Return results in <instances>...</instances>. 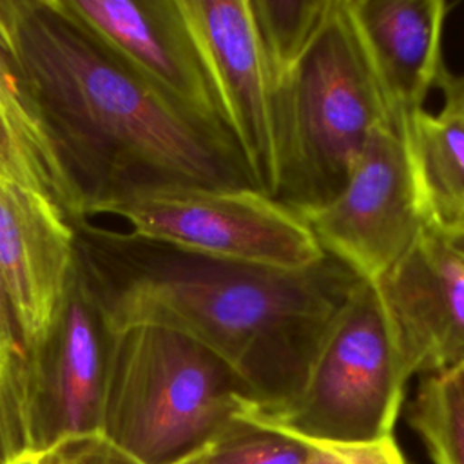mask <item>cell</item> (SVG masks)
I'll use <instances>...</instances> for the list:
<instances>
[{
    "mask_svg": "<svg viewBox=\"0 0 464 464\" xmlns=\"http://www.w3.org/2000/svg\"><path fill=\"white\" fill-rule=\"evenodd\" d=\"M78 279L103 335L160 324L190 335L252 386L257 408L301 386L332 321L362 279L324 256L274 268L74 223Z\"/></svg>",
    "mask_w": 464,
    "mask_h": 464,
    "instance_id": "6da1fadb",
    "label": "cell"
},
{
    "mask_svg": "<svg viewBox=\"0 0 464 464\" xmlns=\"http://www.w3.org/2000/svg\"><path fill=\"white\" fill-rule=\"evenodd\" d=\"M0 25L85 203L130 183L259 190L221 120L130 72L51 0H0Z\"/></svg>",
    "mask_w": 464,
    "mask_h": 464,
    "instance_id": "7a4b0ae2",
    "label": "cell"
},
{
    "mask_svg": "<svg viewBox=\"0 0 464 464\" xmlns=\"http://www.w3.org/2000/svg\"><path fill=\"white\" fill-rule=\"evenodd\" d=\"M103 337L96 430L145 464H172L257 408L243 375L183 332L134 324Z\"/></svg>",
    "mask_w": 464,
    "mask_h": 464,
    "instance_id": "3957f363",
    "label": "cell"
},
{
    "mask_svg": "<svg viewBox=\"0 0 464 464\" xmlns=\"http://www.w3.org/2000/svg\"><path fill=\"white\" fill-rule=\"evenodd\" d=\"M274 199L295 214L332 201L368 140L392 127L348 0L330 7L312 42L274 85Z\"/></svg>",
    "mask_w": 464,
    "mask_h": 464,
    "instance_id": "277c9868",
    "label": "cell"
},
{
    "mask_svg": "<svg viewBox=\"0 0 464 464\" xmlns=\"http://www.w3.org/2000/svg\"><path fill=\"white\" fill-rule=\"evenodd\" d=\"M410 377L375 285L361 279L295 393L239 419L308 442L379 440L393 437Z\"/></svg>",
    "mask_w": 464,
    "mask_h": 464,
    "instance_id": "5b68a950",
    "label": "cell"
},
{
    "mask_svg": "<svg viewBox=\"0 0 464 464\" xmlns=\"http://www.w3.org/2000/svg\"><path fill=\"white\" fill-rule=\"evenodd\" d=\"M98 214L140 237L250 265L295 270L326 256L299 214L259 190L130 183L85 203V219Z\"/></svg>",
    "mask_w": 464,
    "mask_h": 464,
    "instance_id": "8992f818",
    "label": "cell"
},
{
    "mask_svg": "<svg viewBox=\"0 0 464 464\" xmlns=\"http://www.w3.org/2000/svg\"><path fill=\"white\" fill-rule=\"evenodd\" d=\"M301 218L324 254L366 281L390 270L431 228L408 143L388 125L372 134L341 192Z\"/></svg>",
    "mask_w": 464,
    "mask_h": 464,
    "instance_id": "52a82bcc",
    "label": "cell"
},
{
    "mask_svg": "<svg viewBox=\"0 0 464 464\" xmlns=\"http://www.w3.org/2000/svg\"><path fill=\"white\" fill-rule=\"evenodd\" d=\"M76 270V232L67 216L40 192L0 178V285L44 386Z\"/></svg>",
    "mask_w": 464,
    "mask_h": 464,
    "instance_id": "ba28073f",
    "label": "cell"
},
{
    "mask_svg": "<svg viewBox=\"0 0 464 464\" xmlns=\"http://www.w3.org/2000/svg\"><path fill=\"white\" fill-rule=\"evenodd\" d=\"M179 7L223 120L239 143L259 190L274 199V82L248 0H179Z\"/></svg>",
    "mask_w": 464,
    "mask_h": 464,
    "instance_id": "9c48e42d",
    "label": "cell"
},
{
    "mask_svg": "<svg viewBox=\"0 0 464 464\" xmlns=\"http://www.w3.org/2000/svg\"><path fill=\"white\" fill-rule=\"evenodd\" d=\"M51 2L130 72L187 109L225 123L179 0Z\"/></svg>",
    "mask_w": 464,
    "mask_h": 464,
    "instance_id": "30bf717a",
    "label": "cell"
},
{
    "mask_svg": "<svg viewBox=\"0 0 464 464\" xmlns=\"http://www.w3.org/2000/svg\"><path fill=\"white\" fill-rule=\"evenodd\" d=\"M372 283L411 375L464 364V263L437 230Z\"/></svg>",
    "mask_w": 464,
    "mask_h": 464,
    "instance_id": "8fae6325",
    "label": "cell"
},
{
    "mask_svg": "<svg viewBox=\"0 0 464 464\" xmlns=\"http://www.w3.org/2000/svg\"><path fill=\"white\" fill-rule=\"evenodd\" d=\"M392 129L404 140L446 67L444 0H348Z\"/></svg>",
    "mask_w": 464,
    "mask_h": 464,
    "instance_id": "7c38bea8",
    "label": "cell"
},
{
    "mask_svg": "<svg viewBox=\"0 0 464 464\" xmlns=\"http://www.w3.org/2000/svg\"><path fill=\"white\" fill-rule=\"evenodd\" d=\"M100 323L78 279L67 301L45 370V439L96 430L103 366Z\"/></svg>",
    "mask_w": 464,
    "mask_h": 464,
    "instance_id": "4fadbf2b",
    "label": "cell"
},
{
    "mask_svg": "<svg viewBox=\"0 0 464 464\" xmlns=\"http://www.w3.org/2000/svg\"><path fill=\"white\" fill-rule=\"evenodd\" d=\"M406 143L430 227H464V125L442 109L437 114L422 111Z\"/></svg>",
    "mask_w": 464,
    "mask_h": 464,
    "instance_id": "5bb4252c",
    "label": "cell"
},
{
    "mask_svg": "<svg viewBox=\"0 0 464 464\" xmlns=\"http://www.w3.org/2000/svg\"><path fill=\"white\" fill-rule=\"evenodd\" d=\"M0 112L36 163L49 198L74 225L85 221V196L63 161L0 25Z\"/></svg>",
    "mask_w": 464,
    "mask_h": 464,
    "instance_id": "9a60e30c",
    "label": "cell"
},
{
    "mask_svg": "<svg viewBox=\"0 0 464 464\" xmlns=\"http://www.w3.org/2000/svg\"><path fill=\"white\" fill-rule=\"evenodd\" d=\"M45 386L34 370L0 285V440L7 460L45 448Z\"/></svg>",
    "mask_w": 464,
    "mask_h": 464,
    "instance_id": "2e32d148",
    "label": "cell"
},
{
    "mask_svg": "<svg viewBox=\"0 0 464 464\" xmlns=\"http://www.w3.org/2000/svg\"><path fill=\"white\" fill-rule=\"evenodd\" d=\"M248 7L276 85L312 42L330 0H248Z\"/></svg>",
    "mask_w": 464,
    "mask_h": 464,
    "instance_id": "e0dca14e",
    "label": "cell"
},
{
    "mask_svg": "<svg viewBox=\"0 0 464 464\" xmlns=\"http://www.w3.org/2000/svg\"><path fill=\"white\" fill-rule=\"evenodd\" d=\"M408 422L435 464H464V393L451 370L422 377Z\"/></svg>",
    "mask_w": 464,
    "mask_h": 464,
    "instance_id": "ac0fdd59",
    "label": "cell"
},
{
    "mask_svg": "<svg viewBox=\"0 0 464 464\" xmlns=\"http://www.w3.org/2000/svg\"><path fill=\"white\" fill-rule=\"evenodd\" d=\"M308 455L306 440L239 419L218 439L179 460L183 464H306Z\"/></svg>",
    "mask_w": 464,
    "mask_h": 464,
    "instance_id": "d6986e66",
    "label": "cell"
},
{
    "mask_svg": "<svg viewBox=\"0 0 464 464\" xmlns=\"http://www.w3.org/2000/svg\"><path fill=\"white\" fill-rule=\"evenodd\" d=\"M34 457L36 464H145L100 430L63 435Z\"/></svg>",
    "mask_w": 464,
    "mask_h": 464,
    "instance_id": "ffe728a7",
    "label": "cell"
},
{
    "mask_svg": "<svg viewBox=\"0 0 464 464\" xmlns=\"http://www.w3.org/2000/svg\"><path fill=\"white\" fill-rule=\"evenodd\" d=\"M308 442V440H306ZM306 464H406L393 437L368 442H308Z\"/></svg>",
    "mask_w": 464,
    "mask_h": 464,
    "instance_id": "44dd1931",
    "label": "cell"
},
{
    "mask_svg": "<svg viewBox=\"0 0 464 464\" xmlns=\"http://www.w3.org/2000/svg\"><path fill=\"white\" fill-rule=\"evenodd\" d=\"M0 178L18 183L25 188L36 190L47 199H51L36 163L31 160L27 150L22 147V143L16 140L14 132L7 125L2 112H0Z\"/></svg>",
    "mask_w": 464,
    "mask_h": 464,
    "instance_id": "7402d4cb",
    "label": "cell"
},
{
    "mask_svg": "<svg viewBox=\"0 0 464 464\" xmlns=\"http://www.w3.org/2000/svg\"><path fill=\"white\" fill-rule=\"evenodd\" d=\"M435 87H439L444 96L442 111L453 114L464 125V72L453 74L444 67Z\"/></svg>",
    "mask_w": 464,
    "mask_h": 464,
    "instance_id": "603a6c76",
    "label": "cell"
},
{
    "mask_svg": "<svg viewBox=\"0 0 464 464\" xmlns=\"http://www.w3.org/2000/svg\"><path fill=\"white\" fill-rule=\"evenodd\" d=\"M444 245L464 263V227L450 228V230H437Z\"/></svg>",
    "mask_w": 464,
    "mask_h": 464,
    "instance_id": "cb8c5ba5",
    "label": "cell"
},
{
    "mask_svg": "<svg viewBox=\"0 0 464 464\" xmlns=\"http://www.w3.org/2000/svg\"><path fill=\"white\" fill-rule=\"evenodd\" d=\"M451 372H453V375H455V379H457V382H459V386H460V390L464 393V364L451 368Z\"/></svg>",
    "mask_w": 464,
    "mask_h": 464,
    "instance_id": "d4e9b609",
    "label": "cell"
},
{
    "mask_svg": "<svg viewBox=\"0 0 464 464\" xmlns=\"http://www.w3.org/2000/svg\"><path fill=\"white\" fill-rule=\"evenodd\" d=\"M9 464H36V459H34V453H27V455H22V457L11 460Z\"/></svg>",
    "mask_w": 464,
    "mask_h": 464,
    "instance_id": "484cf974",
    "label": "cell"
},
{
    "mask_svg": "<svg viewBox=\"0 0 464 464\" xmlns=\"http://www.w3.org/2000/svg\"><path fill=\"white\" fill-rule=\"evenodd\" d=\"M172 464H183V462H181V460H178V462H172Z\"/></svg>",
    "mask_w": 464,
    "mask_h": 464,
    "instance_id": "4316f807",
    "label": "cell"
}]
</instances>
